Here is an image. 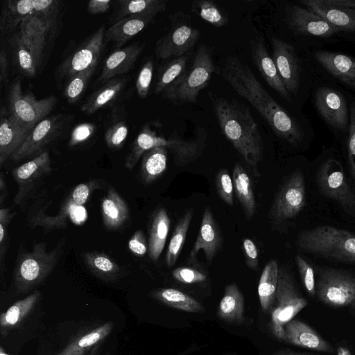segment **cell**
Masks as SVG:
<instances>
[{"label":"cell","instance_id":"cell-1","mask_svg":"<svg viewBox=\"0 0 355 355\" xmlns=\"http://www.w3.org/2000/svg\"><path fill=\"white\" fill-rule=\"evenodd\" d=\"M222 76L241 96L246 99L266 121L273 132L291 144L303 136L299 124L266 92L250 67L237 57H229Z\"/></svg>","mask_w":355,"mask_h":355},{"label":"cell","instance_id":"cell-2","mask_svg":"<svg viewBox=\"0 0 355 355\" xmlns=\"http://www.w3.org/2000/svg\"><path fill=\"white\" fill-rule=\"evenodd\" d=\"M220 129L235 150L259 176V165L263 159V142L259 127L250 109L244 104L209 93Z\"/></svg>","mask_w":355,"mask_h":355},{"label":"cell","instance_id":"cell-3","mask_svg":"<svg viewBox=\"0 0 355 355\" xmlns=\"http://www.w3.org/2000/svg\"><path fill=\"white\" fill-rule=\"evenodd\" d=\"M56 22L44 17L28 18L10 38L16 65L23 75L35 76L42 61L46 36Z\"/></svg>","mask_w":355,"mask_h":355},{"label":"cell","instance_id":"cell-4","mask_svg":"<svg viewBox=\"0 0 355 355\" xmlns=\"http://www.w3.org/2000/svg\"><path fill=\"white\" fill-rule=\"evenodd\" d=\"M297 247L317 256L355 264V234L331 225H320L299 234Z\"/></svg>","mask_w":355,"mask_h":355},{"label":"cell","instance_id":"cell-5","mask_svg":"<svg viewBox=\"0 0 355 355\" xmlns=\"http://www.w3.org/2000/svg\"><path fill=\"white\" fill-rule=\"evenodd\" d=\"M214 70L209 47L201 44L190 67L162 92L163 96L176 104L196 102L200 92L209 85Z\"/></svg>","mask_w":355,"mask_h":355},{"label":"cell","instance_id":"cell-6","mask_svg":"<svg viewBox=\"0 0 355 355\" xmlns=\"http://www.w3.org/2000/svg\"><path fill=\"white\" fill-rule=\"evenodd\" d=\"M63 242L50 252L44 242L35 244L31 252L18 257L14 270V282L18 293H26L40 284L55 266Z\"/></svg>","mask_w":355,"mask_h":355},{"label":"cell","instance_id":"cell-7","mask_svg":"<svg viewBox=\"0 0 355 355\" xmlns=\"http://www.w3.org/2000/svg\"><path fill=\"white\" fill-rule=\"evenodd\" d=\"M57 103L58 98L53 96L38 100L32 94L24 93L19 79H15L9 89V114L19 125L31 132L47 117Z\"/></svg>","mask_w":355,"mask_h":355},{"label":"cell","instance_id":"cell-8","mask_svg":"<svg viewBox=\"0 0 355 355\" xmlns=\"http://www.w3.org/2000/svg\"><path fill=\"white\" fill-rule=\"evenodd\" d=\"M306 304V300L298 293L291 275L284 268H279L275 302L269 324L272 334L277 340H284L285 325Z\"/></svg>","mask_w":355,"mask_h":355},{"label":"cell","instance_id":"cell-9","mask_svg":"<svg viewBox=\"0 0 355 355\" xmlns=\"http://www.w3.org/2000/svg\"><path fill=\"white\" fill-rule=\"evenodd\" d=\"M73 117L66 114L47 116L34 128L10 159L19 162L30 157H36L46 151V147L60 138L69 130Z\"/></svg>","mask_w":355,"mask_h":355},{"label":"cell","instance_id":"cell-10","mask_svg":"<svg viewBox=\"0 0 355 355\" xmlns=\"http://www.w3.org/2000/svg\"><path fill=\"white\" fill-rule=\"evenodd\" d=\"M60 9L59 0L6 1L0 18L1 33L12 31L23 21L33 17H44L57 21Z\"/></svg>","mask_w":355,"mask_h":355},{"label":"cell","instance_id":"cell-11","mask_svg":"<svg viewBox=\"0 0 355 355\" xmlns=\"http://www.w3.org/2000/svg\"><path fill=\"white\" fill-rule=\"evenodd\" d=\"M316 293L322 302L329 306L352 304L355 302V277L336 268H321Z\"/></svg>","mask_w":355,"mask_h":355},{"label":"cell","instance_id":"cell-12","mask_svg":"<svg viewBox=\"0 0 355 355\" xmlns=\"http://www.w3.org/2000/svg\"><path fill=\"white\" fill-rule=\"evenodd\" d=\"M318 182L326 196L337 202L346 212L355 216V194L338 161L329 159L323 163L318 171Z\"/></svg>","mask_w":355,"mask_h":355},{"label":"cell","instance_id":"cell-13","mask_svg":"<svg viewBox=\"0 0 355 355\" xmlns=\"http://www.w3.org/2000/svg\"><path fill=\"white\" fill-rule=\"evenodd\" d=\"M306 205L303 174L294 172L281 187L271 206L270 218L276 224L295 217Z\"/></svg>","mask_w":355,"mask_h":355},{"label":"cell","instance_id":"cell-14","mask_svg":"<svg viewBox=\"0 0 355 355\" xmlns=\"http://www.w3.org/2000/svg\"><path fill=\"white\" fill-rule=\"evenodd\" d=\"M199 37V30L184 15L175 16L168 32L156 42V55L159 59L165 60L185 55L198 40Z\"/></svg>","mask_w":355,"mask_h":355},{"label":"cell","instance_id":"cell-15","mask_svg":"<svg viewBox=\"0 0 355 355\" xmlns=\"http://www.w3.org/2000/svg\"><path fill=\"white\" fill-rule=\"evenodd\" d=\"M105 26L101 25L59 67L61 78L68 79L78 72L96 66L105 42Z\"/></svg>","mask_w":355,"mask_h":355},{"label":"cell","instance_id":"cell-16","mask_svg":"<svg viewBox=\"0 0 355 355\" xmlns=\"http://www.w3.org/2000/svg\"><path fill=\"white\" fill-rule=\"evenodd\" d=\"M315 103L320 116L331 128L340 131L347 129L349 115L342 94L330 87H319L315 94Z\"/></svg>","mask_w":355,"mask_h":355},{"label":"cell","instance_id":"cell-17","mask_svg":"<svg viewBox=\"0 0 355 355\" xmlns=\"http://www.w3.org/2000/svg\"><path fill=\"white\" fill-rule=\"evenodd\" d=\"M272 58L280 78L291 94H295L300 80V65L294 48L280 38L272 37Z\"/></svg>","mask_w":355,"mask_h":355},{"label":"cell","instance_id":"cell-18","mask_svg":"<svg viewBox=\"0 0 355 355\" xmlns=\"http://www.w3.org/2000/svg\"><path fill=\"white\" fill-rule=\"evenodd\" d=\"M286 13L289 27L299 34L327 37L340 31L307 8L291 5L287 6Z\"/></svg>","mask_w":355,"mask_h":355},{"label":"cell","instance_id":"cell-19","mask_svg":"<svg viewBox=\"0 0 355 355\" xmlns=\"http://www.w3.org/2000/svg\"><path fill=\"white\" fill-rule=\"evenodd\" d=\"M51 171V161L47 150L15 168L12 171V175L19 188L14 202L19 205L35 183Z\"/></svg>","mask_w":355,"mask_h":355},{"label":"cell","instance_id":"cell-20","mask_svg":"<svg viewBox=\"0 0 355 355\" xmlns=\"http://www.w3.org/2000/svg\"><path fill=\"white\" fill-rule=\"evenodd\" d=\"M250 49L252 61L267 84L284 99L291 102V95L284 87L262 38L257 36L252 39Z\"/></svg>","mask_w":355,"mask_h":355},{"label":"cell","instance_id":"cell-21","mask_svg":"<svg viewBox=\"0 0 355 355\" xmlns=\"http://www.w3.org/2000/svg\"><path fill=\"white\" fill-rule=\"evenodd\" d=\"M222 245V236L218 225L209 207H206L202 217L200 227L189 259H196L200 250L205 253L207 261H211Z\"/></svg>","mask_w":355,"mask_h":355},{"label":"cell","instance_id":"cell-22","mask_svg":"<svg viewBox=\"0 0 355 355\" xmlns=\"http://www.w3.org/2000/svg\"><path fill=\"white\" fill-rule=\"evenodd\" d=\"M31 132L19 125L10 115L8 107L0 110V166L21 146Z\"/></svg>","mask_w":355,"mask_h":355},{"label":"cell","instance_id":"cell-23","mask_svg":"<svg viewBox=\"0 0 355 355\" xmlns=\"http://www.w3.org/2000/svg\"><path fill=\"white\" fill-rule=\"evenodd\" d=\"M144 46V44H134L115 49L105 60L97 83L104 84L130 71L135 65Z\"/></svg>","mask_w":355,"mask_h":355},{"label":"cell","instance_id":"cell-24","mask_svg":"<svg viewBox=\"0 0 355 355\" xmlns=\"http://www.w3.org/2000/svg\"><path fill=\"white\" fill-rule=\"evenodd\" d=\"M301 3L340 31H355V9L336 5L331 0H303Z\"/></svg>","mask_w":355,"mask_h":355},{"label":"cell","instance_id":"cell-25","mask_svg":"<svg viewBox=\"0 0 355 355\" xmlns=\"http://www.w3.org/2000/svg\"><path fill=\"white\" fill-rule=\"evenodd\" d=\"M207 133L202 128H198L193 139L181 138L177 133H173L167 139V148L172 153L173 161L178 166H184L196 159L205 147Z\"/></svg>","mask_w":355,"mask_h":355},{"label":"cell","instance_id":"cell-26","mask_svg":"<svg viewBox=\"0 0 355 355\" xmlns=\"http://www.w3.org/2000/svg\"><path fill=\"white\" fill-rule=\"evenodd\" d=\"M314 56L327 72L355 89V59L345 54L326 51H317Z\"/></svg>","mask_w":355,"mask_h":355},{"label":"cell","instance_id":"cell-27","mask_svg":"<svg viewBox=\"0 0 355 355\" xmlns=\"http://www.w3.org/2000/svg\"><path fill=\"white\" fill-rule=\"evenodd\" d=\"M284 341L301 347L320 352H331V347L313 329L297 320L284 327Z\"/></svg>","mask_w":355,"mask_h":355},{"label":"cell","instance_id":"cell-28","mask_svg":"<svg viewBox=\"0 0 355 355\" xmlns=\"http://www.w3.org/2000/svg\"><path fill=\"white\" fill-rule=\"evenodd\" d=\"M154 16L137 15L114 22L105 33V42H111L120 49L153 21Z\"/></svg>","mask_w":355,"mask_h":355},{"label":"cell","instance_id":"cell-29","mask_svg":"<svg viewBox=\"0 0 355 355\" xmlns=\"http://www.w3.org/2000/svg\"><path fill=\"white\" fill-rule=\"evenodd\" d=\"M114 322L107 321L77 335L55 355H86L111 334Z\"/></svg>","mask_w":355,"mask_h":355},{"label":"cell","instance_id":"cell-30","mask_svg":"<svg viewBox=\"0 0 355 355\" xmlns=\"http://www.w3.org/2000/svg\"><path fill=\"white\" fill-rule=\"evenodd\" d=\"M171 220L164 207L157 209L153 214L148 227V255L156 262L162 254L168 237Z\"/></svg>","mask_w":355,"mask_h":355},{"label":"cell","instance_id":"cell-31","mask_svg":"<svg viewBox=\"0 0 355 355\" xmlns=\"http://www.w3.org/2000/svg\"><path fill=\"white\" fill-rule=\"evenodd\" d=\"M41 297L39 291H35L25 298L18 300L0 315V333L3 337L16 329L32 312Z\"/></svg>","mask_w":355,"mask_h":355},{"label":"cell","instance_id":"cell-32","mask_svg":"<svg viewBox=\"0 0 355 355\" xmlns=\"http://www.w3.org/2000/svg\"><path fill=\"white\" fill-rule=\"evenodd\" d=\"M127 80L125 78L116 77L103 84L82 104L81 112L91 114L112 104L121 93Z\"/></svg>","mask_w":355,"mask_h":355},{"label":"cell","instance_id":"cell-33","mask_svg":"<svg viewBox=\"0 0 355 355\" xmlns=\"http://www.w3.org/2000/svg\"><path fill=\"white\" fill-rule=\"evenodd\" d=\"M83 257L89 271L104 282H114L125 275V270L103 252H86Z\"/></svg>","mask_w":355,"mask_h":355},{"label":"cell","instance_id":"cell-34","mask_svg":"<svg viewBox=\"0 0 355 355\" xmlns=\"http://www.w3.org/2000/svg\"><path fill=\"white\" fill-rule=\"evenodd\" d=\"M167 146V139L152 128L149 123L145 124L135 141L125 159V166L132 170L143 154L155 147Z\"/></svg>","mask_w":355,"mask_h":355},{"label":"cell","instance_id":"cell-35","mask_svg":"<svg viewBox=\"0 0 355 355\" xmlns=\"http://www.w3.org/2000/svg\"><path fill=\"white\" fill-rule=\"evenodd\" d=\"M101 210L103 224L109 230L119 229L129 217L127 203L112 187L102 200Z\"/></svg>","mask_w":355,"mask_h":355},{"label":"cell","instance_id":"cell-36","mask_svg":"<svg viewBox=\"0 0 355 355\" xmlns=\"http://www.w3.org/2000/svg\"><path fill=\"white\" fill-rule=\"evenodd\" d=\"M244 298L237 285L230 284L225 288L219 303L218 316L229 323L241 324L243 322Z\"/></svg>","mask_w":355,"mask_h":355},{"label":"cell","instance_id":"cell-37","mask_svg":"<svg viewBox=\"0 0 355 355\" xmlns=\"http://www.w3.org/2000/svg\"><path fill=\"white\" fill-rule=\"evenodd\" d=\"M234 192L245 217L250 220L256 210V201L250 177L240 163H236L232 171Z\"/></svg>","mask_w":355,"mask_h":355},{"label":"cell","instance_id":"cell-38","mask_svg":"<svg viewBox=\"0 0 355 355\" xmlns=\"http://www.w3.org/2000/svg\"><path fill=\"white\" fill-rule=\"evenodd\" d=\"M168 148L157 146L144 153L141 158L140 177L145 184L160 178L167 168Z\"/></svg>","mask_w":355,"mask_h":355},{"label":"cell","instance_id":"cell-39","mask_svg":"<svg viewBox=\"0 0 355 355\" xmlns=\"http://www.w3.org/2000/svg\"><path fill=\"white\" fill-rule=\"evenodd\" d=\"M279 267L275 260L269 261L265 266L258 286V295L263 312H271L275 302L278 284Z\"/></svg>","mask_w":355,"mask_h":355},{"label":"cell","instance_id":"cell-40","mask_svg":"<svg viewBox=\"0 0 355 355\" xmlns=\"http://www.w3.org/2000/svg\"><path fill=\"white\" fill-rule=\"evenodd\" d=\"M153 298L170 307L189 313H201L203 306L193 297L172 288H157L151 291Z\"/></svg>","mask_w":355,"mask_h":355},{"label":"cell","instance_id":"cell-41","mask_svg":"<svg viewBox=\"0 0 355 355\" xmlns=\"http://www.w3.org/2000/svg\"><path fill=\"white\" fill-rule=\"evenodd\" d=\"M118 3L117 12L114 16L115 22L131 15L155 17L158 13L164 12L167 6L166 0H121Z\"/></svg>","mask_w":355,"mask_h":355},{"label":"cell","instance_id":"cell-42","mask_svg":"<svg viewBox=\"0 0 355 355\" xmlns=\"http://www.w3.org/2000/svg\"><path fill=\"white\" fill-rule=\"evenodd\" d=\"M193 215L192 209L187 210L178 220L173 232L165 255V262L169 268L175 265L181 253Z\"/></svg>","mask_w":355,"mask_h":355},{"label":"cell","instance_id":"cell-43","mask_svg":"<svg viewBox=\"0 0 355 355\" xmlns=\"http://www.w3.org/2000/svg\"><path fill=\"white\" fill-rule=\"evenodd\" d=\"M187 63L188 55L185 54L175 58L162 66L158 72L155 92L156 94L162 93L180 78L187 69Z\"/></svg>","mask_w":355,"mask_h":355},{"label":"cell","instance_id":"cell-44","mask_svg":"<svg viewBox=\"0 0 355 355\" xmlns=\"http://www.w3.org/2000/svg\"><path fill=\"white\" fill-rule=\"evenodd\" d=\"M191 11L215 27L220 28L228 24L227 14L213 1L196 0L191 4Z\"/></svg>","mask_w":355,"mask_h":355},{"label":"cell","instance_id":"cell-45","mask_svg":"<svg viewBox=\"0 0 355 355\" xmlns=\"http://www.w3.org/2000/svg\"><path fill=\"white\" fill-rule=\"evenodd\" d=\"M96 66L78 72L67 80L64 89V96L70 104L77 102L88 85L89 80L95 71Z\"/></svg>","mask_w":355,"mask_h":355},{"label":"cell","instance_id":"cell-46","mask_svg":"<svg viewBox=\"0 0 355 355\" xmlns=\"http://www.w3.org/2000/svg\"><path fill=\"white\" fill-rule=\"evenodd\" d=\"M128 135V126L124 120H116L112 123L105 132V141L111 149L123 147Z\"/></svg>","mask_w":355,"mask_h":355},{"label":"cell","instance_id":"cell-47","mask_svg":"<svg viewBox=\"0 0 355 355\" xmlns=\"http://www.w3.org/2000/svg\"><path fill=\"white\" fill-rule=\"evenodd\" d=\"M216 187L219 197L228 205H234V182L226 168H221L216 176Z\"/></svg>","mask_w":355,"mask_h":355},{"label":"cell","instance_id":"cell-48","mask_svg":"<svg viewBox=\"0 0 355 355\" xmlns=\"http://www.w3.org/2000/svg\"><path fill=\"white\" fill-rule=\"evenodd\" d=\"M15 215L10 207L1 208L0 210V261L1 265L7 252L9 244L8 227Z\"/></svg>","mask_w":355,"mask_h":355},{"label":"cell","instance_id":"cell-49","mask_svg":"<svg viewBox=\"0 0 355 355\" xmlns=\"http://www.w3.org/2000/svg\"><path fill=\"white\" fill-rule=\"evenodd\" d=\"M153 74V62L147 60L141 67L136 80V89L139 97H147Z\"/></svg>","mask_w":355,"mask_h":355},{"label":"cell","instance_id":"cell-50","mask_svg":"<svg viewBox=\"0 0 355 355\" xmlns=\"http://www.w3.org/2000/svg\"><path fill=\"white\" fill-rule=\"evenodd\" d=\"M295 262L304 286L310 296L316 292L314 271L312 266L302 257L297 256Z\"/></svg>","mask_w":355,"mask_h":355},{"label":"cell","instance_id":"cell-51","mask_svg":"<svg viewBox=\"0 0 355 355\" xmlns=\"http://www.w3.org/2000/svg\"><path fill=\"white\" fill-rule=\"evenodd\" d=\"M173 277L183 284H196L203 282L207 276L203 272L189 267H178L172 271Z\"/></svg>","mask_w":355,"mask_h":355},{"label":"cell","instance_id":"cell-52","mask_svg":"<svg viewBox=\"0 0 355 355\" xmlns=\"http://www.w3.org/2000/svg\"><path fill=\"white\" fill-rule=\"evenodd\" d=\"M348 163L351 175L355 182V105H352L349 112L348 137Z\"/></svg>","mask_w":355,"mask_h":355},{"label":"cell","instance_id":"cell-53","mask_svg":"<svg viewBox=\"0 0 355 355\" xmlns=\"http://www.w3.org/2000/svg\"><path fill=\"white\" fill-rule=\"evenodd\" d=\"M95 126L92 123H84L76 126L71 131L69 146L74 147L87 141L94 133Z\"/></svg>","mask_w":355,"mask_h":355},{"label":"cell","instance_id":"cell-54","mask_svg":"<svg viewBox=\"0 0 355 355\" xmlns=\"http://www.w3.org/2000/svg\"><path fill=\"white\" fill-rule=\"evenodd\" d=\"M128 248L132 254L137 257H143L148 252V243L141 230H137L132 235L128 241Z\"/></svg>","mask_w":355,"mask_h":355},{"label":"cell","instance_id":"cell-55","mask_svg":"<svg viewBox=\"0 0 355 355\" xmlns=\"http://www.w3.org/2000/svg\"><path fill=\"white\" fill-rule=\"evenodd\" d=\"M243 250L245 263L251 270H257L259 266V250L254 242L248 238L243 241Z\"/></svg>","mask_w":355,"mask_h":355},{"label":"cell","instance_id":"cell-56","mask_svg":"<svg viewBox=\"0 0 355 355\" xmlns=\"http://www.w3.org/2000/svg\"><path fill=\"white\" fill-rule=\"evenodd\" d=\"M96 186V182L93 181L79 184L74 188L71 193V201L78 206L83 205L88 200Z\"/></svg>","mask_w":355,"mask_h":355},{"label":"cell","instance_id":"cell-57","mask_svg":"<svg viewBox=\"0 0 355 355\" xmlns=\"http://www.w3.org/2000/svg\"><path fill=\"white\" fill-rule=\"evenodd\" d=\"M111 4L110 0H91L87 3V8L92 15L101 14L107 12Z\"/></svg>","mask_w":355,"mask_h":355},{"label":"cell","instance_id":"cell-58","mask_svg":"<svg viewBox=\"0 0 355 355\" xmlns=\"http://www.w3.org/2000/svg\"><path fill=\"white\" fill-rule=\"evenodd\" d=\"M8 58L6 52L1 49L0 52V82L1 85H3L8 79Z\"/></svg>","mask_w":355,"mask_h":355},{"label":"cell","instance_id":"cell-59","mask_svg":"<svg viewBox=\"0 0 355 355\" xmlns=\"http://www.w3.org/2000/svg\"><path fill=\"white\" fill-rule=\"evenodd\" d=\"M8 189L3 174L0 175V205L2 206L8 196Z\"/></svg>","mask_w":355,"mask_h":355},{"label":"cell","instance_id":"cell-60","mask_svg":"<svg viewBox=\"0 0 355 355\" xmlns=\"http://www.w3.org/2000/svg\"><path fill=\"white\" fill-rule=\"evenodd\" d=\"M331 1L332 3H334L336 5L355 9V0H331Z\"/></svg>","mask_w":355,"mask_h":355},{"label":"cell","instance_id":"cell-61","mask_svg":"<svg viewBox=\"0 0 355 355\" xmlns=\"http://www.w3.org/2000/svg\"><path fill=\"white\" fill-rule=\"evenodd\" d=\"M337 355H352V354L346 347H339L337 349Z\"/></svg>","mask_w":355,"mask_h":355},{"label":"cell","instance_id":"cell-62","mask_svg":"<svg viewBox=\"0 0 355 355\" xmlns=\"http://www.w3.org/2000/svg\"><path fill=\"white\" fill-rule=\"evenodd\" d=\"M274 355H307V354H301L298 353H295L290 351L286 350H280L275 353Z\"/></svg>","mask_w":355,"mask_h":355},{"label":"cell","instance_id":"cell-63","mask_svg":"<svg viewBox=\"0 0 355 355\" xmlns=\"http://www.w3.org/2000/svg\"><path fill=\"white\" fill-rule=\"evenodd\" d=\"M101 344L96 345L93 349L86 355H98L101 351Z\"/></svg>","mask_w":355,"mask_h":355},{"label":"cell","instance_id":"cell-64","mask_svg":"<svg viewBox=\"0 0 355 355\" xmlns=\"http://www.w3.org/2000/svg\"><path fill=\"white\" fill-rule=\"evenodd\" d=\"M0 355H10V354L7 353L6 351L4 349V348L2 346H0Z\"/></svg>","mask_w":355,"mask_h":355}]
</instances>
